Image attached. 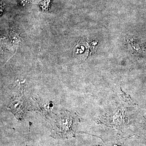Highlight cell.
Masks as SVG:
<instances>
[{
  "label": "cell",
  "mask_w": 146,
  "mask_h": 146,
  "mask_svg": "<svg viewBox=\"0 0 146 146\" xmlns=\"http://www.w3.org/2000/svg\"><path fill=\"white\" fill-rule=\"evenodd\" d=\"M134 39H132V43H133L132 46H130L133 49V51L136 52V53L140 54L143 52L144 51V46L143 44L141 43L138 40H133Z\"/></svg>",
  "instance_id": "6da1fadb"
},
{
  "label": "cell",
  "mask_w": 146,
  "mask_h": 146,
  "mask_svg": "<svg viewBox=\"0 0 146 146\" xmlns=\"http://www.w3.org/2000/svg\"><path fill=\"white\" fill-rule=\"evenodd\" d=\"M51 0H44V1L40 3V7L44 11L48 10Z\"/></svg>",
  "instance_id": "7a4b0ae2"
},
{
  "label": "cell",
  "mask_w": 146,
  "mask_h": 146,
  "mask_svg": "<svg viewBox=\"0 0 146 146\" xmlns=\"http://www.w3.org/2000/svg\"><path fill=\"white\" fill-rule=\"evenodd\" d=\"M20 1L21 5H25L27 3H28L29 1V0H20Z\"/></svg>",
  "instance_id": "3957f363"
}]
</instances>
